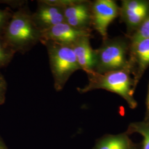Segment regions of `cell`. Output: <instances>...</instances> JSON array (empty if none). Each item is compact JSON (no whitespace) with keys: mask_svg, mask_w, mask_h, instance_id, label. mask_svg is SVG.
<instances>
[{"mask_svg":"<svg viewBox=\"0 0 149 149\" xmlns=\"http://www.w3.org/2000/svg\"><path fill=\"white\" fill-rule=\"evenodd\" d=\"M85 36H91V31L75 28L65 22L41 31L40 42L42 40H49L71 45L78 39Z\"/></svg>","mask_w":149,"mask_h":149,"instance_id":"cell-10","label":"cell"},{"mask_svg":"<svg viewBox=\"0 0 149 149\" xmlns=\"http://www.w3.org/2000/svg\"><path fill=\"white\" fill-rule=\"evenodd\" d=\"M128 39L130 42L143 39H149V16L133 33L128 36Z\"/></svg>","mask_w":149,"mask_h":149,"instance_id":"cell-15","label":"cell"},{"mask_svg":"<svg viewBox=\"0 0 149 149\" xmlns=\"http://www.w3.org/2000/svg\"><path fill=\"white\" fill-rule=\"evenodd\" d=\"M91 37L83 36L71 45L80 69L87 74L94 72L95 65V52L91 45Z\"/></svg>","mask_w":149,"mask_h":149,"instance_id":"cell-11","label":"cell"},{"mask_svg":"<svg viewBox=\"0 0 149 149\" xmlns=\"http://www.w3.org/2000/svg\"><path fill=\"white\" fill-rule=\"evenodd\" d=\"M53 4L63 8L65 22L75 28L91 31L92 2L83 0H54Z\"/></svg>","mask_w":149,"mask_h":149,"instance_id":"cell-5","label":"cell"},{"mask_svg":"<svg viewBox=\"0 0 149 149\" xmlns=\"http://www.w3.org/2000/svg\"><path fill=\"white\" fill-rule=\"evenodd\" d=\"M16 52L7 43L0 35V68L8 64L13 58Z\"/></svg>","mask_w":149,"mask_h":149,"instance_id":"cell-14","label":"cell"},{"mask_svg":"<svg viewBox=\"0 0 149 149\" xmlns=\"http://www.w3.org/2000/svg\"><path fill=\"white\" fill-rule=\"evenodd\" d=\"M32 17L40 31L65 22L63 8L49 4L45 0L38 1L37 9L32 13Z\"/></svg>","mask_w":149,"mask_h":149,"instance_id":"cell-9","label":"cell"},{"mask_svg":"<svg viewBox=\"0 0 149 149\" xmlns=\"http://www.w3.org/2000/svg\"><path fill=\"white\" fill-rule=\"evenodd\" d=\"M146 109L145 118L147 119V118H149V85L146 100Z\"/></svg>","mask_w":149,"mask_h":149,"instance_id":"cell-18","label":"cell"},{"mask_svg":"<svg viewBox=\"0 0 149 149\" xmlns=\"http://www.w3.org/2000/svg\"><path fill=\"white\" fill-rule=\"evenodd\" d=\"M95 52L94 72L104 74L130 68V40L127 38H115L103 39Z\"/></svg>","mask_w":149,"mask_h":149,"instance_id":"cell-3","label":"cell"},{"mask_svg":"<svg viewBox=\"0 0 149 149\" xmlns=\"http://www.w3.org/2000/svg\"><path fill=\"white\" fill-rule=\"evenodd\" d=\"M130 68L136 85L149 66V39L130 42Z\"/></svg>","mask_w":149,"mask_h":149,"instance_id":"cell-8","label":"cell"},{"mask_svg":"<svg viewBox=\"0 0 149 149\" xmlns=\"http://www.w3.org/2000/svg\"><path fill=\"white\" fill-rule=\"evenodd\" d=\"M47 48L50 69L57 91L63 89L70 76L81 70L71 45L49 40L40 42Z\"/></svg>","mask_w":149,"mask_h":149,"instance_id":"cell-4","label":"cell"},{"mask_svg":"<svg viewBox=\"0 0 149 149\" xmlns=\"http://www.w3.org/2000/svg\"><path fill=\"white\" fill-rule=\"evenodd\" d=\"M93 149H141V144L134 143L125 132L104 135L97 140Z\"/></svg>","mask_w":149,"mask_h":149,"instance_id":"cell-12","label":"cell"},{"mask_svg":"<svg viewBox=\"0 0 149 149\" xmlns=\"http://www.w3.org/2000/svg\"><path fill=\"white\" fill-rule=\"evenodd\" d=\"M125 133L129 135L134 133L140 134L143 138L141 149H149V118H144L141 122L131 123Z\"/></svg>","mask_w":149,"mask_h":149,"instance_id":"cell-13","label":"cell"},{"mask_svg":"<svg viewBox=\"0 0 149 149\" xmlns=\"http://www.w3.org/2000/svg\"><path fill=\"white\" fill-rule=\"evenodd\" d=\"M0 149H8L5 144L2 141V140L0 138Z\"/></svg>","mask_w":149,"mask_h":149,"instance_id":"cell-19","label":"cell"},{"mask_svg":"<svg viewBox=\"0 0 149 149\" xmlns=\"http://www.w3.org/2000/svg\"><path fill=\"white\" fill-rule=\"evenodd\" d=\"M3 37L16 52L25 53L40 42L41 31L36 25L27 6L21 7L13 13Z\"/></svg>","mask_w":149,"mask_h":149,"instance_id":"cell-1","label":"cell"},{"mask_svg":"<svg viewBox=\"0 0 149 149\" xmlns=\"http://www.w3.org/2000/svg\"><path fill=\"white\" fill-rule=\"evenodd\" d=\"M6 92V83L5 80L1 74H0V104L3 103L5 100Z\"/></svg>","mask_w":149,"mask_h":149,"instance_id":"cell-17","label":"cell"},{"mask_svg":"<svg viewBox=\"0 0 149 149\" xmlns=\"http://www.w3.org/2000/svg\"><path fill=\"white\" fill-rule=\"evenodd\" d=\"M12 15L13 14L7 10L0 9V33H3L6 27L10 21Z\"/></svg>","mask_w":149,"mask_h":149,"instance_id":"cell-16","label":"cell"},{"mask_svg":"<svg viewBox=\"0 0 149 149\" xmlns=\"http://www.w3.org/2000/svg\"><path fill=\"white\" fill-rule=\"evenodd\" d=\"M119 16L127 26L128 36L133 33L149 16V1L124 0Z\"/></svg>","mask_w":149,"mask_h":149,"instance_id":"cell-7","label":"cell"},{"mask_svg":"<svg viewBox=\"0 0 149 149\" xmlns=\"http://www.w3.org/2000/svg\"><path fill=\"white\" fill-rule=\"evenodd\" d=\"M118 16L119 7L115 1L97 0L92 2V27L101 36L103 39L108 38V28Z\"/></svg>","mask_w":149,"mask_h":149,"instance_id":"cell-6","label":"cell"},{"mask_svg":"<svg viewBox=\"0 0 149 149\" xmlns=\"http://www.w3.org/2000/svg\"><path fill=\"white\" fill-rule=\"evenodd\" d=\"M87 75L88 84L83 88H77L81 93L98 89L105 90L122 97L131 109L136 108L138 103L134 97V93L137 85L130 70H120L104 74L93 72Z\"/></svg>","mask_w":149,"mask_h":149,"instance_id":"cell-2","label":"cell"}]
</instances>
